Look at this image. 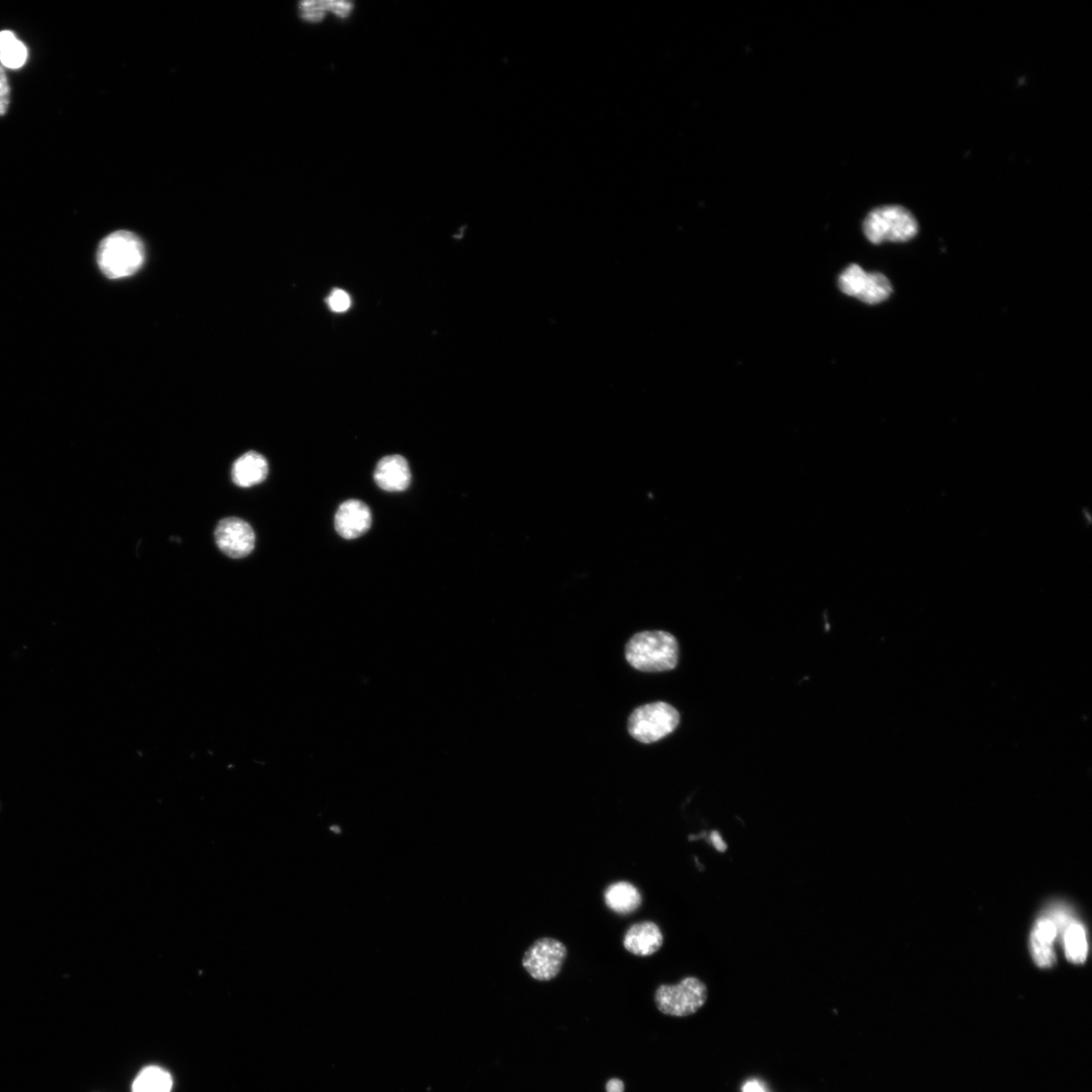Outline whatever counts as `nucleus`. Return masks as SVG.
<instances>
[{
    "label": "nucleus",
    "instance_id": "nucleus-1",
    "mask_svg": "<svg viewBox=\"0 0 1092 1092\" xmlns=\"http://www.w3.org/2000/svg\"><path fill=\"white\" fill-rule=\"evenodd\" d=\"M625 657L632 668L642 672L671 671L679 662V644L667 631L640 632L627 643Z\"/></svg>",
    "mask_w": 1092,
    "mask_h": 1092
},
{
    "label": "nucleus",
    "instance_id": "nucleus-2",
    "mask_svg": "<svg viewBox=\"0 0 1092 1092\" xmlns=\"http://www.w3.org/2000/svg\"><path fill=\"white\" fill-rule=\"evenodd\" d=\"M145 263L141 239L129 231H118L100 242L98 266L107 277L120 279L135 274Z\"/></svg>",
    "mask_w": 1092,
    "mask_h": 1092
},
{
    "label": "nucleus",
    "instance_id": "nucleus-3",
    "mask_svg": "<svg viewBox=\"0 0 1092 1092\" xmlns=\"http://www.w3.org/2000/svg\"><path fill=\"white\" fill-rule=\"evenodd\" d=\"M863 230L873 244L883 242H906L919 232L916 218L900 206L880 207L868 214Z\"/></svg>",
    "mask_w": 1092,
    "mask_h": 1092
},
{
    "label": "nucleus",
    "instance_id": "nucleus-4",
    "mask_svg": "<svg viewBox=\"0 0 1092 1092\" xmlns=\"http://www.w3.org/2000/svg\"><path fill=\"white\" fill-rule=\"evenodd\" d=\"M680 723L679 711L666 702L643 705L630 715L628 731L634 740L652 744L671 734Z\"/></svg>",
    "mask_w": 1092,
    "mask_h": 1092
},
{
    "label": "nucleus",
    "instance_id": "nucleus-5",
    "mask_svg": "<svg viewBox=\"0 0 1092 1092\" xmlns=\"http://www.w3.org/2000/svg\"><path fill=\"white\" fill-rule=\"evenodd\" d=\"M708 990L704 982L690 976L678 984H663L657 987L654 1002L660 1012L671 1017H689L696 1013L706 1003Z\"/></svg>",
    "mask_w": 1092,
    "mask_h": 1092
},
{
    "label": "nucleus",
    "instance_id": "nucleus-6",
    "mask_svg": "<svg viewBox=\"0 0 1092 1092\" xmlns=\"http://www.w3.org/2000/svg\"><path fill=\"white\" fill-rule=\"evenodd\" d=\"M568 949L553 937H542L525 952L522 965L526 972L538 981H549L561 973Z\"/></svg>",
    "mask_w": 1092,
    "mask_h": 1092
},
{
    "label": "nucleus",
    "instance_id": "nucleus-7",
    "mask_svg": "<svg viewBox=\"0 0 1092 1092\" xmlns=\"http://www.w3.org/2000/svg\"><path fill=\"white\" fill-rule=\"evenodd\" d=\"M839 287L844 294L868 304L886 300L894 291L885 275L867 272L858 264H851L842 272Z\"/></svg>",
    "mask_w": 1092,
    "mask_h": 1092
},
{
    "label": "nucleus",
    "instance_id": "nucleus-8",
    "mask_svg": "<svg viewBox=\"0 0 1092 1092\" xmlns=\"http://www.w3.org/2000/svg\"><path fill=\"white\" fill-rule=\"evenodd\" d=\"M215 539L218 547L232 558L245 557L256 546V533L250 524L237 517H229L220 521L215 531Z\"/></svg>",
    "mask_w": 1092,
    "mask_h": 1092
},
{
    "label": "nucleus",
    "instance_id": "nucleus-9",
    "mask_svg": "<svg viewBox=\"0 0 1092 1092\" xmlns=\"http://www.w3.org/2000/svg\"><path fill=\"white\" fill-rule=\"evenodd\" d=\"M372 515L370 508L359 500L344 502L335 515V528L338 535L345 540H355L363 537L370 530Z\"/></svg>",
    "mask_w": 1092,
    "mask_h": 1092
},
{
    "label": "nucleus",
    "instance_id": "nucleus-10",
    "mask_svg": "<svg viewBox=\"0 0 1092 1092\" xmlns=\"http://www.w3.org/2000/svg\"><path fill=\"white\" fill-rule=\"evenodd\" d=\"M375 484L382 490L391 493L404 492L411 485V471L407 461L402 455H390L380 460L374 471Z\"/></svg>",
    "mask_w": 1092,
    "mask_h": 1092
},
{
    "label": "nucleus",
    "instance_id": "nucleus-11",
    "mask_svg": "<svg viewBox=\"0 0 1092 1092\" xmlns=\"http://www.w3.org/2000/svg\"><path fill=\"white\" fill-rule=\"evenodd\" d=\"M664 945V934L659 927L650 921L632 925L623 937L624 949L634 956L649 957Z\"/></svg>",
    "mask_w": 1092,
    "mask_h": 1092
},
{
    "label": "nucleus",
    "instance_id": "nucleus-12",
    "mask_svg": "<svg viewBox=\"0 0 1092 1092\" xmlns=\"http://www.w3.org/2000/svg\"><path fill=\"white\" fill-rule=\"evenodd\" d=\"M1058 929L1050 917L1039 918L1031 934V953L1040 969H1050L1056 963L1054 942Z\"/></svg>",
    "mask_w": 1092,
    "mask_h": 1092
},
{
    "label": "nucleus",
    "instance_id": "nucleus-13",
    "mask_svg": "<svg viewBox=\"0 0 1092 1092\" xmlns=\"http://www.w3.org/2000/svg\"><path fill=\"white\" fill-rule=\"evenodd\" d=\"M268 475V463L264 455L256 451L243 454L234 463L232 478L235 484L249 488L261 484Z\"/></svg>",
    "mask_w": 1092,
    "mask_h": 1092
},
{
    "label": "nucleus",
    "instance_id": "nucleus-14",
    "mask_svg": "<svg viewBox=\"0 0 1092 1092\" xmlns=\"http://www.w3.org/2000/svg\"><path fill=\"white\" fill-rule=\"evenodd\" d=\"M604 900L609 909L623 916L637 911L643 903L639 889L627 881L609 885L604 893Z\"/></svg>",
    "mask_w": 1092,
    "mask_h": 1092
},
{
    "label": "nucleus",
    "instance_id": "nucleus-15",
    "mask_svg": "<svg viewBox=\"0 0 1092 1092\" xmlns=\"http://www.w3.org/2000/svg\"><path fill=\"white\" fill-rule=\"evenodd\" d=\"M1064 950L1068 959L1074 964H1082L1088 955L1087 935L1084 926L1076 921L1064 930Z\"/></svg>",
    "mask_w": 1092,
    "mask_h": 1092
},
{
    "label": "nucleus",
    "instance_id": "nucleus-16",
    "mask_svg": "<svg viewBox=\"0 0 1092 1092\" xmlns=\"http://www.w3.org/2000/svg\"><path fill=\"white\" fill-rule=\"evenodd\" d=\"M28 59V49L11 31L0 32V62L10 69L22 67Z\"/></svg>",
    "mask_w": 1092,
    "mask_h": 1092
},
{
    "label": "nucleus",
    "instance_id": "nucleus-17",
    "mask_svg": "<svg viewBox=\"0 0 1092 1092\" xmlns=\"http://www.w3.org/2000/svg\"><path fill=\"white\" fill-rule=\"evenodd\" d=\"M172 1077L163 1069L150 1066L143 1070L133 1083V1092H170Z\"/></svg>",
    "mask_w": 1092,
    "mask_h": 1092
},
{
    "label": "nucleus",
    "instance_id": "nucleus-18",
    "mask_svg": "<svg viewBox=\"0 0 1092 1092\" xmlns=\"http://www.w3.org/2000/svg\"><path fill=\"white\" fill-rule=\"evenodd\" d=\"M329 14L328 2L323 0H313V2H302L299 4V15L302 19L308 22H321Z\"/></svg>",
    "mask_w": 1092,
    "mask_h": 1092
},
{
    "label": "nucleus",
    "instance_id": "nucleus-19",
    "mask_svg": "<svg viewBox=\"0 0 1092 1092\" xmlns=\"http://www.w3.org/2000/svg\"><path fill=\"white\" fill-rule=\"evenodd\" d=\"M350 298L347 293L341 290L333 292L328 298V304L330 309L335 313H343L350 307Z\"/></svg>",
    "mask_w": 1092,
    "mask_h": 1092
},
{
    "label": "nucleus",
    "instance_id": "nucleus-20",
    "mask_svg": "<svg viewBox=\"0 0 1092 1092\" xmlns=\"http://www.w3.org/2000/svg\"><path fill=\"white\" fill-rule=\"evenodd\" d=\"M11 88L7 74L2 65H0V116L6 115L10 106Z\"/></svg>",
    "mask_w": 1092,
    "mask_h": 1092
},
{
    "label": "nucleus",
    "instance_id": "nucleus-21",
    "mask_svg": "<svg viewBox=\"0 0 1092 1092\" xmlns=\"http://www.w3.org/2000/svg\"><path fill=\"white\" fill-rule=\"evenodd\" d=\"M329 14L339 18L340 19L348 18L353 10L354 4L349 2H328Z\"/></svg>",
    "mask_w": 1092,
    "mask_h": 1092
},
{
    "label": "nucleus",
    "instance_id": "nucleus-22",
    "mask_svg": "<svg viewBox=\"0 0 1092 1092\" xmlns=\"http://www.w3.org/2000/svg\"><path fill=\"white\" fill-rule=\"evenodd\" d=\"M607 1092H623L624 1084L619 1079H612L606 1085Z\"/></svg>",
    "mask_w": 1092,
    "mask_h": 1092
},
{
    "label": "nucleus",
    "instance_id": "nucleus-23",
    "mask_svg": "<svg viewBox=\"0 0 1092 1092\" xmlns=\"http://www.w3.org/2000/svg\"><path fill=\"white\" fill-rule=\"evenodd\" d=\"M743 1092H767L763 1085L759 1082L753 1080L745 1084Z\"/></svg>",
    "mask_w": 1092,
    "mask_h": 1092
}]
</instances>
